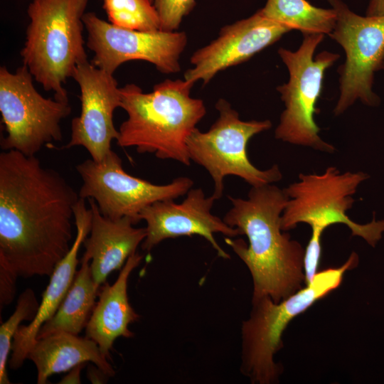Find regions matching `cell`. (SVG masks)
I'll return each instance as SVG.
<instances>
[{"mask_svg": "<svg viewBox=\"0 0 384 384\" xmlns=\"http://www.w3.org/2000/svg\"><path fill=\"white\" fill-rule=\"evenodd\" d=\"M72 78L80 90L81 110L71 122L70 139L64 148L83 146L91 159L100 161L112 150L119 131L113 114L121 105L120 87L113 76L88 60L76 66Z\"/></svg>", "mask_w": 384, "mask_h": 384, "instance_id": "4fadbf2b", "label": "cell"}, {"mask_svg": "<svg viewBox=\"0 0 384 384\" xmlns=\"http://www.w3.org/2000/svg\"><path fill=\"white\" fill-rule=\"evenodd\" d=\"M369 178L362 171L341 173L329 166L324 172L300 174L299 180L284 190L289 199L281 216V228L292 230L305 223L311 231L323 233L328 227L341 223L351 231L352 236L363 238L375 247L384 232V220L364 225L353 221L347 215L354 203L353 195L359 185Z\"/></svg>", "mask_w": 384, "mask_h": 384, "instance_id": "8992f818", "label": "cell"}, {"mask_svg": "<svg viewBox=\"0 0 384 384\" xmlns=\"http://www.w3.org/2000/svg\"><path fill=\"white\" fill-rule=\"evenodd\" d=\"M90 262L83 255L65 297L55 314L42 325L36 340L58 332L78 335L86 327L100 288L93 279Z\"/></svg>", "mask_w": 384, "mask_h": 384, "instance_id": "ffe728a7", "label": "cell"}, {"mask_svg": "<svg viewBox=\"0 0 384 384\" xmlns=\"http://www.w3.org/2000/svg\"><path fill=\"white\" fill-rule=\"evenodd\" d=\"M329 1L336 14L329 36L346 55L345 62L338 69L340 93L334 112L341 114L358 100L368 106H378L380 100L373 85L384 57V15L362 16L341 0Z\"/></svg>", "mask_w": 384, "mask_h": 384, "instance_id": "30bf717a", "label": "cell"}, {"mask_svg": "<svg viewBox=\"0 0 384 384\" xmlns=\"http://www.w3.org/2000/svg\"><path fill=\"white\" fill-rule=\"evenodd\" d=\"M324 37L321 33L305 34L296 51L284 48L278 50L287 68L289 80L277 87L285 108L274 135L284 142L333 153L335 147L320 137V128L314 121L325 71L339 58L337 53L322 51L314 58Z\"/></svg>", "mask_w": 384, "mask_h": 384, "instance_id": "ba28073f", "label": "cell"}, {"mask_svg": "<svg viewBox=\"0 0 384 384\" xmlns=\"http://www.w3.org/2000/svg\"><path fill=\"white\" fill-rule=\"evenodd\" d=\"M102 6L115 26L140 31L160 30V18L151 0H103Z\"/></svg>", "mask_w": 384, "mask_h": 384, "instance_id": "7402d4cb", "label": "cell"}, {"mask_svg": "<svg viewBox=\"0 0 384 384\" xmlns=\"http://www.w3.org/2000/svg\"><path fill=\"white\" fill-rule=\"evenodd\" d=\"M67 180L36 156L0 153V269L17 277L50 276L74 240L80 200Z\"/></svg>", "mask_w": 384, "mask_h": 384, "instance_id": "6da1fadb", "label": "cell"}, {"mask_svg": "<svg viewBox=\"0 0 384 384\" xmlns=\"http://www.w3.org/2000/svg\"><path fill=\"white\" fill-rule=\"evenodd\" d=\"M40 303L33 289H25L18 297L14 311L0 326V384H10L7 365L12 339L23 321H32Z\"/></svg>", "mask_w": 384, "mask_h": 384, "instance_id": "603a6c76", "label": "cell"}, {"mask_svg": "<svg viewBox=\"0 0 384 384\" xmlns=\"http://www.w3.org/2000/svg\"><path fill=\"white\" fill-rule=\"evenodd\" d=\"M88 0H32L27 9L29 23L21 50L26 65L54 98L68 101L64 84L76 66L87 60L83 16Z\"/></svg>", "mask_w": 384, "mask_h": 384, "instance_id": "277c9868", "label": "cell"}, {"mask_svg": "<svg viewBox=\"0 0 384 384\" xmlns=\"http://www.w3.org/2000/svg\"><path fill=\"white\" fill-rule=\"evenodd\" d=\"M322 233L311 231L310 240L304 251V273L305 284L311 283L316 274L320 263Z\"/></svg>", "mask_w": 384, "mask_h": 384, "instance_id": "d4e9b609", "label": "cell"}, {"mask_svg": "<svg viewBox=\"0 0 384 384\" xmlns=\"http://www.w3.org/2000/svg\"><path fill=\"white\" fill-rule=\"evenodd\" d=\"M215 107L219 115L210 129L203 132L196 127L186 141L191 161L203 166L213 181V198L222 197L224 178L228 176H238L252 187L279 181L282 174L277 164L260 170L250 162L247 154L250 139L270 129L271 122L242 121L224 99H219Z\"/></svg>", "mask_w": 384, "mask_h": 384, "instance_id": "52a82bcc", "label": "cell"}, {"mask_svg": "<svg viewBox=\"0 0 384 384\" xmlns=\"http://www.w3.org/2000/svg\"><path fill=\"white\" fill-rule=\"evenodd\" d=\"M87 48L94 53L92 63L110 73L124 63L144 60L163 73L181 70L180 56L188 38L184 31H140L115 26L94 12L83 16Z\"/></svg>", "mask_w": 384, "mask_h": 384, "instance_id": "7c38bea8", "label": "cell"}, {"mask_svg": "<svg viewBox=\"0 0 384 384\" xmlns=\"http://www.w3.org/2000/svg\"><path fill=\"white\" fill-rule=\"evenodd\" d=\"M152 2L154 1V0H151Z\"/></svg>", "mask_w": 384, "mask_h": 384, "instance_id": "4dcf8cb0", "label": "cell"}, {"mask_svg": "<svg viewBox=\"0 0 384 384\" xmlns=\"http://www.w3.org/2000/svg\"><path fill=\"white\" fill-rule=\"evenodd\" d=\"M358 263V256L353 252L341 266L318 272L311 283L279 302L268 296L252 300L249 318L241 327L240 370L252 383L278 381L282 368L274 356L283 346L282 336L287 325L338 287L345 272Z\"/></svg>", "mask_w": 384, "mask_h": 384, "instance_id": "5b68a950", "label": "cell"}, {"mask_svg": "<svg viewBox=\"0 0 384 384\" xmlns=\"http://www.w3.org/2000/svg\"><path fill=\"white\" fill-rule=\"evenodd\" d=\"M88 203L92 210L89 236L83 245L84 255L90 260V269L95 283L101 286L113 271L121 270L146 238L145 228H135L129 217L111 219L104 216L93 199Z\"/></svg>", "mask_w": 384, "mask_h": 384, "instance_id": "e0dca14e", "label": "cell"}, {"mask_svg": "<svg viewBox=\"0 0 384 384\" xmlns=\"http://www.w3.org/2000/svg\"><path fill=\"white\" fill-rule=\"evenodd\" d=\"M82 179L80 198L93 199L100 213L111 219L131 218L137 224L146 206L159 201L174 200L192 188L193 181L181 176L157 185L134 177L123 169L121 158L111 150L102 160L87 159L76 166Z\"/></svg>", "mask_w": 384, "mask_h": 384, "instance_id": "8fae6325", "label": "cell"}, {"mask_svg": "<svg viewBox=\"0 0 384 384\" xmlns=\"http://www.w3.org/2000/svg\"><path fill=\"white\" fill-rule=\"evenodd\" d=\"M27 358L37 369L38 384H46L53 374L68 371L87 362L97 366L110 377L115 374L95 341L68 332H58L37 339Z\"/></svg>", "mask_w": 384, "mask_h": 384, "instance_id": "d6986e66", "label": "cell"}, {"mask_svg": "<svg viewBox=\"0 0 384 384\" xmlns=\"http://www.w3.org/2000/svg\"><path fill=\"white\" fill-rule=\"evenodd\" d=\"M384 15V0H370L366 16Z\"/></svg>", "mask_w": 384, "mask_h": 384, "instance_id": "f1b7e54d", "label": "cell"}, {"mask_svg": "<svg viewBox=\"0 0 384 384\" xmlns=\"http://www.w3.org/2000/svg\"><path fill=\"white\" fill-rule=\"evenodd\" d=\"M292 31L266 18L259 10L252 16L223 26L218 36L191 57L193 67L184 80L206 85L220 71L242 63Z\"/></svg>", "mask_w": 384, "mask_h": 384, "instance_id": "9a60e30c", "label": "cell"}, {"mask_svg": "<svg viewBox=\"0 0 384 384\" xmlns=\"http://www.w3.org/2000/svg\"><path fill=\"white\" fill-rule=\"evenodd\" d=\"M33 78L24 65L15 73L0 68V112L6 132L0 142L3 151L36 156L44 145L63 139L60 123L71 113L69 102L43 97Z\"/></svg>", "mask_w": 384, "mask_h": 384, "instance_id": "9c48e42d", "label": "cell"}, {"mask_svg": "<svg viewBox=\"0 0 384 384\" xmlns=\"http://www.w3.org/2000/svg\"><path fill=\"white\" fill-rule=\"evenodd\" d=\"M193 85L166 79L148 93L133 83L120 87V107L127 118L119 126L117 144L189 166L186 141L206 113L203 101L190 96Z\"/></svg>", "mask_w": 384, "mask_h": 384, "instance_id": "3957f363", "label": "cell"}, {"mask_svg": "<svg viewBox=\"0 0 384 384\" xmlns=\"http://www.w3.org/2000/svg\"><path fill=\"white\" fill-rule=\"evenodd\" d=\"M143 257L138 252L132 255L121 269L116 281L111 285L105 283L100 287L99 300L85 327V336L97 343L107 360L111 359L110 350L117 338L134 336L129 325L138 321L140 316L129 303L127 284L132 272L141 263Z\"/></svg>", "mask_w": 384, "mask_h": 384, "instance_id": "ac0fdd59", "label": "cell"}, {"mask_svg": "<svg viewBox=\"0 0 384 384\" xmlns=\"http://www.w3.org/2000/svg\"><path fill=\"white\" fill-rule=\"evenodd\" d=\"M153 4L160 18V30L164 31H176L196 6L195 0H154Z\"/></svg>", "mask_w": 384, "mask_h": 384, "instance_id": "cb8c5ba5", "label": "cell"}, {"mask_svg": "<svg viewBox=\"0 0 384 384\" xmlns=\"http://www.w3.org/2000/svg\"><path fill=\"white\" fill-rule=\"evenodd\" d=\"M215 201L212 195L207 197L201 188H191L180 203L174 200L159 201L144 208L139 215V220L146 223L142 250L149 252L166 239L196 235L204 238L219 257L230 258L215 240L214 234L235 238L241 233L211 213Z\"/></svg>", "mask_w": 384, "mask_h": 384, "instance_id": "5bb4252c", "label": "cell"}, {"mask_svg": "<svg viewBox=\"0 0 384 384\" xmlns=\"http://www.w3.org/2000/svg\"><path fill=\"white\" fill-rule=\"evenodd\" d=\"M87 363H80L71 370L70 372L62 378L58 383L60 384H80L81 383L80 373L82 369L85 367Z\"/></svg>", "mask_w": 384, "mask_h": 384, "instance_id": "83f0119b", "label": "cell"}, {"mask_svg": "<svg viewBox=\"0 0 384 384\" xmlns=\"http://www.w3.org/2000/svg\"><path fill=\"white\" fill-rule=\"evenodd\" d=\"M17 277L9 271L0 269V304L2 306L11 304L16 295Z\"/></svg>", "mask_w": 384, "mask_h": 384, "instance_id": "484cf974", "label": "cell"}, {"mask_svg": "<svg viewBox=\"0 0 384 384\" xmlns=\"http://www.w3.org/2000/svg\"><path fill=\"white\" fill-rule=\"evenodd\" d=\"M381 70H383L384 71V57H383V62H382Z\"/></svg>", "mask_w": 384, "mask_h": 384, "instance_id": "f546056e", "label": "cell"}, {"mask_svg": "<svg viewBox=\"0 0 384 384\" xmlns=\"http://www.w3.org/2000/svg\"><path fill=\"white\" fill-rule=\"evenodd\" d=\"M231 208L223 220L248 239H225L245 264L252 279V300L268 296L276 302L305 284V250L281 228V216L289 199L284 190L271 183L252 187L247 198L228 197Z\"/></svg>", "mask_w": 384, "mask_h": 384, "instance_id": "7a4b0ae2", "label": "cell"}, {"mask_svg": "<svg viewBox=\"0 0 384 384\" xmlns=\"http://www.w3.org/2000/svg\"><path fill=\"white\" fill-rule=\"evenodd\" d=\"M87 379L92 383H105L107 382L109 378L103 370L99 368L97 366L89 365L87 370Z\"/></svg>", "mask_w": 384, "mask_h": 384, "instance_id": "4316f807", "label": "cell"}, {"mask_svg": "<svg viewBox=\"0 0 384 384\" xmlns=\"http://www.w3.org/2000/svg\"><path fill=\"white\" fill-rule=\"evenodd\" d=\"M74 213L77 233L70 249L50 276L49 284L42 295L36 316L29 324L21 325L14 336L12 354L8 362L11 370L20 368L27 359L39 329L55 314L74 279L79 262L78 252L90 233L92 223V210L87 208L85 199L80 198Z\"/></svg>", "mask_w": 384, "mask_h": 384, "instance_id": "2e32d148", "label": "cell"}, {"mask_svg": "<svg viewBox=\"0 0 384 384\" xmlns=\"http://www.w3.org/2000/svg\"><path fill=\"white\" fill-rule=\"evenodd\" d=\"M260 11L266 18L291 30H299L303 35H329L336 20L333 8L316 7L306 0H267Z\"/></svg>", "mask_w": 384, "mask_h": 384, "instance_id": "44dd1931", "label": "cell"}]
</instances>
